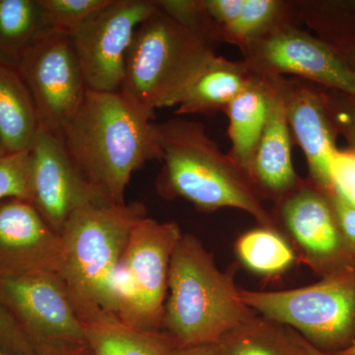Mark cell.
<instances>
[{"label": "cell", "instance_id": "33", "mask_svg": "<svg viewBox=\"0 0 355 355\" xmlns=\"http://www.w3.org/2000/svg\"><path fill=\"white\" fill-rule=\"evenodd\" d=\"M172 355H220L216 345H202L197 347H178Z\"/></svg>", "mask_w": 355, "mask_h": 355}, {"label": "cell", "instance_id": "26", "mask_svg": "<svg viewBox=\"0 0 355 355\" xmlns=\"http://www.w3.org/2000/svg\"><path fill=\"white\" fill-rule=\"evenodd\" d=\"M32 157L30 151L8 153L0 157V202L19 198L31 203Z\"/></svg>", "mask_w": 355, "mask_h": 355}, {"label": "cell", "instance_id": "11", "mask_svg": "<svg viewBox=\"0 0 355 355\" xmlns=\"http://www.w3.org/2000/svg\"><path fill=\"white\" fill-rule=\"evenodd\" d=\"M32 205L57 234L77 210L111 203L88 183L62 135L39 128L31 149Z\"/></svg>", "mask_w": 355, "mask_h": 355}, {"label": "cell", "instance_id": "6", "mask_svg": "<svg viewBox=\"0 0 355 355\" xmlns=\"http://www.w3.org/2000/svg\"><path fill=\"white\" fill-rule=\"evenodd\" d=\"M256 313L295 331L324 354L336 355L355 342V261L323 279L282 291H240Z\"/></svg>", "mask_w": 355, "mask_h": 355}, {"label": "cell", "instance_id": "31", "mask_svg": "<svg viewBox=\"0 0 355 355\" xmlns=\"http://www.w3.org/2000/svg\"><path fill=\"white\" fill-rule=\"evenodd\" d=\"M336 125L349 142L352 153L355 154V101L343 103L334 108Z\"/></svg>", "mask_w": 355, "mask_h": 355}, {"label": "cell", "instance_id": "29", "mask_svg": "<svg viewBox=\"0 0 355 355\" xmlns=\"http://www.w3.org/2000/svg\"><path fill=\"white\" fill-rule=\"evenodd\" d=\"M336 220L347 241L355 248V207L336 193L329 195Z\"/></svg>", "mask_w": 355, "mask_h": 355}, {"label": "cell", "instance_id": "8", "mask_svg": "<svg viewBox=\"0 0 355 355\" xmlns=\"http://www.w3.org/2000/svg\"><path fill=\"white\" fill-rule=\"evenodd\" d=\"M17 70L31 93L40 128L62 135L87 91L71 37L42 30Z\"/></svg>", "mask_w": 355, "mask_h": 355}, {"label": "cell", "instance_id": "20", "mask_svg": "<svg viewBox=\"0 0 355 355\" xmlns=\"http://www.w3.org/2000/svg\"><path fill=\"white\" fill-rule=\"evenodd\" d=\"M252 78L244 65L216 55L188 89L176 114L209 113L227 108Z\"/></svg>", "mask_w": 355, "mask_h": 355}, {"label": "cell", "instance_id": "14", "mask_svg": "<svg viewBox=\"0 0 355 355\" xmlns=\"http://www.w3.org/2000/svg\"><path fill=\"white\" fill-rule=\"evenodd\" d=\"M282 216L306 260L329 272L355 261V248L343 235L329 195L302 188L292 193L282 207Z\"/></svg>", "mask_w": 355, "mask_h": 355}, {"label": "cell", "instance_id": "27", "mask_svg": "<svg viewBox=\"0 0 355 355\" xmlns=\"http://www.w3.org/2000/svg\"><path fill=\"white\" fill-rule=\"evenodd\" d=\"M156 6L190 31L209 40L216 35V24L210 18L205 1L159 0Z\"/></svg>", "mask_w": 355, "mask_h": 355}, {"label": "cell", "instance_id": "36", "mask_svg": "<svg viewBox=\"0 0 355 355\" xmlns=\"http://www.w3.org/2000/svg\"><path fill=\"white\" fill-rule=\"evenodd\" d=\"M336 355H355V342L347 349L343 350L340 354Z\"/></svg>", "mask_w": 355, "mask_h": 355}, {"label": "cell", "instance_id": "7", "mask_svg": "<svg viewBox=\"0 0 355 355\" xmlns=\"http://www.w3.org/2000/svg\"><path fill=\"white\" fill-rule=\"evenodd\" d=\"M182 234L175 222L140 219L119 270V318L135 328L163 331L170 263Z\"/></svg>", "mask_w": 355, "mask_h": 355}, {"label": "cell", "instance_id": "23", "mask_svg": "<svg viewBox=\"0 0 355 355\" xmlns=\"http://www.w3.org/2000/svg\"><path fill=\"white\" fill-rule=\"evenodd\" d=\"M238 257L252 272L263 275H277L288 270L295 254L288 243L273 229L249 231L236 245Z\"/></svg>", "mask_w": 355, "mask_h": 355}, {"label": "cell", "instance_id": "15", "mask_svg": "<svg viewBox=\"0 0 355 355\" xmlns=\"http://www.w3.org/2000/svg\"><path fill=\"white\" fill-rule=\"evenodd\" d=\"M277 85L284 99L289 127L302 147L311 175L320 190L331 195L334 189L331 165L338 150L327 108L307 89Z\"/></svg>", "mask_w": 355, "mask_h": 355}, {"label": "cell", "instance_id": "32", "mask_svg": "<svg viewBox=\"0 0 355 355\" xmlns=\"http://www.w3.org/2000/svg\"><path fill=\"white\" fill-rule=\"evenodd\" d=\"M32 355H92L85 340L55 342L35 345Z\"/></svg>", "mask_w": 355, "mask_h": 355}, {"label": "cell", "instance_id": "25", "mask_svg": "<svg viewBox=\"0 0 355 355\" xmlns=\"http://www.w3.org/2000/svg\"><path fill=\"white\" fill-rule=\"evenodd\" d=\"M279 10V2L275 0H245L237 19L224 31L238 43L253 44L272 27Z\"/></svg>", "mask_w": 355, "mask_h": 355}, {"label": "cell", "instance_id": "9", "mask_svg": "<svg viewBox=\"0 0 355 355\" xmlns=\"http://www.w3.org/2000/svg\"><path fill=\"white\" fill-rule=\"evenodd\" d=\"M155 10L151 0H110L70 36L89 90L120 92L135 33Z\"/></svg>", "mask_w": 355, "mask_h": 355}, {"label": "cell", "instance_id": "18", "mask_svg": "<svg viewBox=\"0 0 355 355\" xmlns=\"http://www.w3.org/2000/svg\"><path fill=\"white\" fill-rule=\"evenodd\" d=\"M83 326L92 355H172L178 349L165 331L141 330L116 316L88 320Z\"/></svg>", "mask_w": 355, "mask_h": 355}, {"label": "cell", "instance_id": "1", "mask_svg": "<svg viewBox=\"0 0 355 355\" xmlns=\"http://www.w3.org/2000/svg\"><path fill=\"white\" fill-rule=\"evenodd\" d=\"M155 112L121 92L86 91L83 104L62 130L65 147L79 171L105 200L125 203L133 173L161 160Z\"/></svg>", "mask_w": 355, "mask_h": 355}, {"label": "cell", "instance_id": "19", "mask_svg": "<svg viewBox=\"0 0 355 355\" xmlns=\"http://www.w3.org/2000/svg\"><path fill=\"white\" fill-rule=\"evenodd\" d=\"M39 128L36 107L19 72L0 64V139L7 153L30 151Z\"/></svg>", "mask_w": 355, "mask_h": 355}, {"label": "cell", "instance_id": "24", "mask_svg": "<svg viewBox=\"0 0 355 355\" xmlns=\"http://www.w3.org/2000/svg\"><path fill=\"white\" fill-rule=\"evenodd\" d=\"M44 29L72 36L110 0H39Z\"/></svg>", "mask_w": 355, "mask_h": 355}, {"label": "cell", "instance_id": "30", "mask_svg": "<svg viewBox=\"0 0 355 355\" xmlns=\"http://www.w3.org/2000/svg\"><path fill=\"white\" fill-rule=\"evenodd\" d=\"M245 0H207L205 1L207 13L217 26L225 28L237 19Z\"/></svg>", "mask_w": 355, "mask_h": 355}, {"label": "cell", "instance_id": "10", "mask_svg": "<svg viewBox=\"0 0 355 355\" xmlns=\"http://www.w3.org/2000/svg\"><path fill=\"white\" fill-rule=\"evenodd\" d=\"M0 305L33 349L42 343L85 340L81 320L57 272L0 277Z\"/></svg>", "mask_w": 355, "mask_h": 355}, {"label": "cell", "instance_id": "37", "mask_svg": "<svg viewBox=\"0 0 355 355\" xmlns=\"http://www.w3.org/2000/svg\"><path fill=\"white\" fill-rule=\"evenodd\" d=\"M6 154H8V153H7L6 147H4L3 144H2L1 139H0V157L6 155Z\"/></svg>", "mask_w": 355, "mask_h": 355}, {"label": "cell", "instance_id": "12", "mask_svg": "<svg viewBox=\"0 0 355 355\" xmlns=\"http://www.w3.org/2000/svg\"><path fill=\"white\" fill-rule=\"evenodd\" d=\"M257 58L273 73L306 77L355 99V70L330 46L305 33L282 29L258 41Z\"/></svg>", "mask_w": 355, "mask_h": 355}, {"label": "cell", "instance_id": "3", "mask_svg": "<svg viewBox=\"0 0 355 355\" xmlns=\"http://www.w3.org/2000/svg\"><path fill=\"white\" fill-rule=\"evenodd\" d=\"M254 313L241 300L232 270L220 272L198 238L182 236L170 263L163 320L178 347L217 345Z\"/></svg>", "mask_w": 355, "mask_h": 355}, {"label": "cell", "instance_id": "17", "mask_svg": "<svg viewBox=\"0 0 355 355\" xmlns=\"http://www.w3.org/2000/svg\"><path fill=\"white\" fill-rule=\"evenodd\" d=\"M270 110L268 83L252 78L227 106L232 141L230 157L253 182V164Z\"/></svg>", "mask_w": 355, "mask_h": 355}, {"label": "cell", "instance_id": "38", "mask_svg": "<svg viewBox=\"0 0 355 355\" xmlns=\"http://www.w3.org/2000/svg\"><path fill=\"white\" fill-rule=\"evenodd\" d=\"M0 355H12V354H7L6 352H4V350L2 349L1 347H0Z\"/></svg>", "mask_w": 355, "mask_h": 355}, {"label": "cell", "instance_id": "2", "mask_svg": "<svg viewBox=\"0 0 355 355\" xmlns=\"http://www.w3.org/2000/svg\"><path fill=\"white\" fill-rule=\"evenodd\" d=\"M141 202L98 203L77 210L60 231L58 275L79 319L119 317V270Z\"/></svg>", "mask_w": 355, "mask_h": 355}, {"label": "cell", "instance_id": "13", "mask_svg": "<svg viewBox=\"0 0 355 355\" xmlns=\"http://www.w3.org/2000/svg\"><path fill=\"white\" fill-rule=\"evenodd\" d=\"M60 235L32 203L19 198L0 202V277L58 272Z\"/></svg>", "mask_w": 355, "mask_h": 355}, {"label": "cell", "instance_id": "5", "mask_svg": "<svg viewBox=\"0 0 355 355\" xmlns=\"http://www.w3.org/2000/svg\"><path fill=\"white\" fill-rule=\"evenodd\" d=\"M214 57L209 40L156 6L135 33L120 92L150 111L177 107Z\"/></svg>", "mask_w": 355, "mask_h": 355}, {"label": "cell", "instance_id": "34", "mask_svg": "<svg viewBox=\"0 0 355 355\" xmlns=\"http://www.w3.org/2000/svg\"><path fill=\"white\" fill-rule=\"evenodd\" d=\"M334 193H338V195L342 196L345 200H347V202L352 203L355 207V187L354 188L347 189V190L342 191H335Z\"/></svg>", "mask_w": 355, "mask_h": 355}, {"label": "cell", "instance_id": "16", "mask_svg": "<svg viewBox=\"0 0 355 355\" xmlns=\"http://www.w3.org/2000/svg\"><path fill=\"white\" fill-rule=\"evenodd\" d=\"M270 110L253 164V181L270 193H288L298 182L291 157V140L284 99L277 84L268 83Z\"/></svg>", "mask_w": 355, "mask_h": 355}, {"label": "cell", "instance_id": "4", "mask_svg": "<svg viewBox=\"0 0 355 355\" xmlns=\"http://www.w3.org/2000/svg\"><path fill=\"white\" fill-rule=\"evenodd\" d=\"M164 161L157 189L165 198H182L202 210L241 209L263 227L272 221L254 195L253 182L230 155L222 154L197 121L173 119L157 123Z\"/></svg>", "mask_w": 355, "mask_h": 355}, {"label": "cell", "instance_id": "22", "mask_svg": "<svg viewBox=\"0 0 355 355\" xmlns=\"http://www.w3.org/2000/svg\"><path fill=\"white\" fill-rule=\"evenodd\" d=\"M43 29L39 0H0V64L17 69Z\"/></svg>", "mask_w": 355, "mask_h": 355}, {"label": "cell", "instance_id": "35", "mask_svg": "<svg viewBox=\"0 0 355 355\" xmlns=\"http://www.w3.org/2000/svg\"><path fill=\"white\" fill-rule=\"evenodd\" d=\"M305 347L306 349H307L308 354L309 355H328L323 354V352H319V350H317L316 349H315V347H313L312 345H311L310 343L306 342V340Z\"/></svg>", "mask_w": 355, "mask_h": 355}, {"label": "cell", "instance_id": "21", "mask_svg": "<svg viewBox=\"0 0 355 355\" xmlns=\"http://www.w3.org/2000/svg\"><path fill=\"white\" fill-rule=\"evenodd\" d=\"M220 355H309L295 331L265 317H254L217 343Z\"/></svg>", "mask_w": 355, "mask_h": 355}, {"label": "cell", "instance_id": "28", "mask_svg": "<svg viewBox=\"0 0 355 355\" xmlns=\"http://www.w3.org/2000/svg\"><path fill=\"white\" fill-rule=\"evenodd\" d=\"M0 347L12 355H32L33 347L8 313L0 305Z\"/></svg>", "mask_w": 355, "mask_h": 355}]
</instances>
